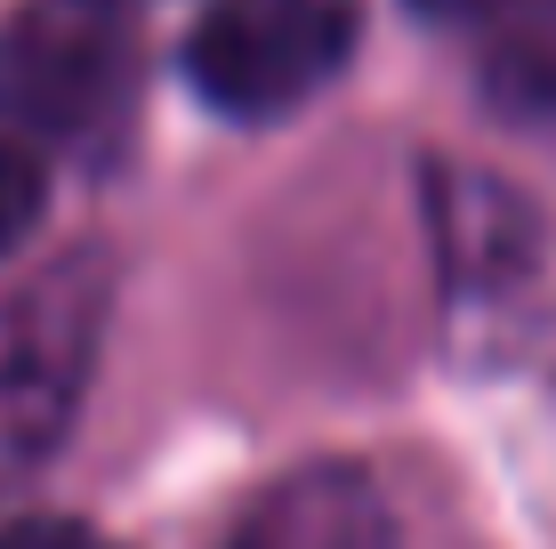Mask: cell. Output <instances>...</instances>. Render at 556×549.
Wrapping results in <instances>:
<instances>
[{
  "label": "cell",
  "mask_w": 556,
  "mask_h": 549,
  "mask_svg": "<svg viewBox=\"0 0 556 549\" xmlns=\"http://www.w3.org/2000/svg\"><path fill=\"white\" fill-rule=\"evenodd\" d=\"M105 315H113V275L98 251L56 259L49 275L0 299V485H25L81 421Z\"/></svg>",
  "instance_id": "cell-1"
},
{
  "label": "cell",
  "mask_w": 556,
  "mask_h": 549,
  "mask_svg": "<svg viewBox=\"0 0 556 549\" xmlns=\"http://www.w3.org/2000/svg\"><path fill=\"white\" fill-rule=\"evenodd\" d=\"M146 0H25L0 33V113L25 138H98L138 89Z\"/></svg>",
  "instance_id": "cell-2"
},
{
  "label": "cell",
  "mask_w": 556,
  "mask_h": 549,
  "mask_svg": "<svg viewBox=\"0 0 556 549\" xmlns=\"http://www.w3.org/2000/svg\"><path fill=\"white\" fill-rule=\"evenodd\" d=\"M355 0H210L186 33V82L226 122H282L348 73Z\"/></svg>",
  "instance_id": "cell-3"
},
{
  "label": "cell",
  "mask_w": 556,
  "mask_h": 549,
  "mask_svg": "<svg viewBox=\"0 0 556 549\" xmlns=\"http://www.w3.org/2000/svg\"><path fill=\"white\" fill-rule=\"evenodd\" d=\"M226 549H388V509H379L363 469L315 461L266 485L226 534Z\"/></svg>",
  "instance_id": "cell-4"
},
{
  "label": "cell",
  "mask_w": 556,
  "mask_h": 549,
  "mask_svg": "<svg viewBox=\"0 0 556 549\" xmlns=\"http://www.w3.org/2000/svg\"><path fill=\"white\" fill-rule=\"evenodd\" d=\"M435 235H444V259L459 275H508L525 267L532 251V211L508 195V186L476 178V170H444V186H435Z\"/></svg>",
  "instance_id": "cell-5"
},
{
  "label": "cell",
  "mask_w": 556,
  "mask_h": 549,
  "mask_svg": "<svg viewBox=\"0 0 556 549\" xmlns=\"http://www.w3.org/2000/svg\"><path fill=\"white\" fill-rule=\"evenodd\" d=\"M484 98L508 122L556 129V0H508L484 41Z\"/></svg>",
  "instance_id": "cell-6"
},
{
  "label": "cell",
  "mask_w": 556,
  "mask_h": 549,
  "mask_svg": "<svg viewBox=\"0 0 556 549\" xmlns=\"http://www.w3.org/2000/svg\"><path fill=\"white\" fill-rule=\"evenodd\" d=\"M41 211H49V170H41V154H33L25 138H0V259L41 226Z\"/></svg>",
  "instance_id": "cell-7"
},
{
  "label": "cell",
  "mask_w": 556,
  "mask_h": 549,
  "mask_svg": "<svg viewBox=\"0 0 556 549\" xmlns=\"http://www.w3.org/2000/svg\"><path fill=\"white\" fill-rule=\"evenodd\" d=\"M0 549H122V541H105L98 525H73V517H9Z\"/></svg>",
  "instance_id": "cell-8"
},
{
  "label": "cell",
  "mask_w": 556,
  "mask_h": 549,
  "mask_svg": "<svg viewBox=\"0 0 556 549\" xmlns=\"http://www.w3.org/2000/svg\"><path fill=\"white\" fill-rule=\"evenodd\" d=\"M508 0H412V16H435V25H492Z\"/></svg>",
  "instance_id": "cell-9"
}]
</instances>
